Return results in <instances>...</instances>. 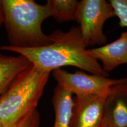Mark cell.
I'll list each match as a JSON object with an SVG mask.
<instances>
[{
  "label": "cell",
  "instance_id": "cell-8",
  "mask_svg": "<svg viewBox=\"0 0 127 127\" xmlns=\"http://www.w3.org/2000/svg\"><path fill=\"white\" fill-rule=\"evenodd\" d=\"M88 51L94 59L101 62L102 69L107 73L121 65L127 64V30L113 42L88 49Z\"/></svg>",
  "mask_w": 127,
  "mask_h": 127
},
{
  "label": "cell",
  "instance_id": "cell-14",
  "mask_svg": "<svg viewBox=\"0 0 127 127\" xmlns=\"http://www.w3.org/2000/svg\"><path fill=\"white\" fill-rule=\"evenodd\" d=\"M0 127H4V125H3V124H2V120H1V118H0Z\"/></svg>",
  "mask_w": 127,
  "mask_h": 127
},
{
  "label": "cell",
  "instance_id": "cell-1",
  "mask_svg": "<svg viewBox=\"0 0 127 127\" xmlns=\"http://www.w3.org/2000/svg\"><path fill=\"white\" fill-rule=\"evenodd\" d=\"M52 42L35 48H15L5 45L0 50L23 55L36 68L51 72L64 66H73L91 74L108 77L99 62L88 51L78 26L66 32L57 30L49 35Z\"/></svg>",
  "mask_w": 127,
  "mask_h": 127
},
{
  "label": "cell",
  "instance_id": "cell-3",
  "mask_svg": "<svg viewBox=\"0 0 127 127\" xmlns=\"http://www.w3.org/2000/svg\"><path fill=\"white\" fill-rule=\"evenodd\" d=\"M50 74L31 64L17 76L0 97V118L4 127H14L36 109Z\"/></svg>",
  "mask_w": 127,
  "mask_h": 127
},
{
  "label": "cell",
  "instance_id": "cell-5",
  "mask_svg": "<svg viewBox=\"0 0 127 127\" xmlns=\"http://www.w3.org/2000/svg\"><path fill=\"white\" fill-rule=\"evenodd\" d=\"M57 85L75 97L101 95L107 96L111 87L118 83L120 79L88 74L83 71L72 73L60 68L52 71Z\"/></svg>",
  "mask_w": 127,
  "mask_h": 127
},
{
  "label": "cell",
  "instance_id": "cell-12",
  "mask_svg": "<svg viewBox=\"0 0 127 127\" xmlns=\"http://www.w3.org/2000/svg\"><path fill=\"white\" fill-rule=\"evenodd\" d=\"M121 27H127V0H110Z\"/></svg>",
  "mask_w": 127,
  "mask_h": 127
},
{
  "label": "cell",
  "instance_id": "cell-2",
  "mask_svg": "<svg viewBox=\"0 0 127 127\" xmlns=\"http://www.w3.org/2000/svg\"><path fill=\"white\" fill-rule=\"evenodd\" d=\"M49 17L47 4L34 0H0V23L4 25L10 47L25 48L50 44V36L42 29V23Z\"/></svg>",
  "mask_w": 127,
  "mask_h": 127
},
{
  "label": "cell",
  "instance_id": "cell-9",
  "mask_svg": "<svg viewBox=\"0 0 127 127\" xmlns=\"http://www.w3.org/2000/svg\"><path fill=\"white\" fill-rule=\"evenodd\" d=\"M31 64L23 55L9 56L0 53V97L17 76Z\"/></svg>",
  "mask_w": 127,
  "mask_h": 127
},
{
  "label": "cell",
  "instance_id": "cell-10",
  "mask_svg": "<svg viewBox=\"0 0 127 127\" xmlns=\"http://www.w3.org/2000/svg\"><path fill=\"white\" fill-rule=\"evenodd\" d=\"M52 103L55 112L53 127H69L74 104L72 94L57 85L54 90Z\"/></svg>",
  "mask_w": 127,
  "mask_h": 127
},
{
  "label": "cell",
  "instance_id": "cell-11",
  "mask_svg": "<svg viewBox=\"0 0 127 127\" xmlns=\"http://www.w3.org/2000/svg\"><path fill=\"white\" fill-rule=\"evenodd\" d=\"M79 1L77 0H48L46 2L51 17L58 23L76 21Z\"/></svg>",
  "mask_w": 127,
  "mask_h": 127
},
{
  "label": "cell",
  "instance_id": "cell-13",
  "mask_svg": "<svg viewBox=\"0 0 127 127\" xmlns=\"http://www.w3.org/2000/svg\"><path fill=\"white\" fill-rule=\"evenodd\" d=\"M39 125L40 114L36 109L24 117L14 127H39Z\"/></svg>",
  "mask_w": 127,
  "mask_h": 127
},
{
  "label": "cell",
  "instance_id": "cell-4",
  "mask_svg": "<svg viewBox=\"0 0 127 127\" xmlns=\"http://www.w3.org/2000/svg\"><path fill=\"white\" fill-rule=\"evenodd\" d=\"M116 17L109 1L106 0H81L78 6L76 21L79 24L84 43L88 46H102L107 37L103 31L105 23Z\"/></svg>",
  "mask_w": 127,
  "mask_h": 127
},
{
  "label": "cell",
  "instance_id": "cell-7",
  "mask_svg": "<svg viewBox=\"0 0 127 127\" xmlns=\"http://www.w3.org/2000/svg\"><path fill=\"white\" fill-rule=\"evenodd\" d=\"M102 127H127V76L111 87L106 96Z\"/></svg>",
  "mask_w": 127,
  "mask_h": 127
},
{
  "label": "cell",
  "instance_id": "cell-6",
  "mask_svg": "<svg viewBox=\"0 0 127 127\" xmlns=\"http://www.w3.org/2000/svg\"><path fill=\"white\" fill-rule=\"evenodd\" d=\"M106 96L90 95L74 98L69 127H102Z\"/></svg>",
  "mask_w": 127,
  "mask_h": 127
}]
</instances>
